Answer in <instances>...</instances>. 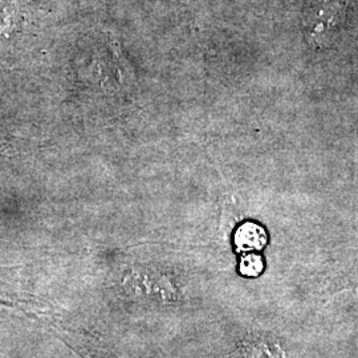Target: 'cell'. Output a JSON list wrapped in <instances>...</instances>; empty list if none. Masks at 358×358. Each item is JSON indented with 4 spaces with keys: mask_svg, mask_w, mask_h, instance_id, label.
Segmentation results:
<instances>
[{
    "mask_svg": "<svg viewBox=\"0 0 358 358\" xmlns=\"http://www.w3.org/2000/svg\"><path fill=\"white\" fill-rule=\"evenodd\" d=\"M345 0H320L304 16V35L316 50L332 45L345 19Z\"/></svg>",
    "mask_w": 358,
    "mask_h": 358,
    "instance_id": "cell-1",
    "label": "cell"
},
{
    "mask_svg": "<svg viewBox=\"0 0 358 358\" xmlns=\"http://www.w3.org/2000/svg\"><path fill=\"white\" fill-rule=\"evenodd\" d=\"M235 243L241 251H259L267 243V235L255 223H245L236 232Z\"/></svg>",
    "mask_w": 358,
    "mask_h": 358,
    "instance_id": "cell-2",
    "label": "cell"
},
{
    "mask_svg": "<svg viewBox=\"0 0 358 358\" xmlns=\"http://www.w3.org/2000/svg\"><path fill=\"white\" fill-rule=\"evenodd\" d=\"M241 269L244 275H250V276H255L262 269H263V263H262V257L257 255L244 256L242 260V266Z\"/></svg>",
    "mask_w": 358,
    "mask_h": 358,
    "instance_id": "cell-3",
    "label": "cell"
}]
</instances>
